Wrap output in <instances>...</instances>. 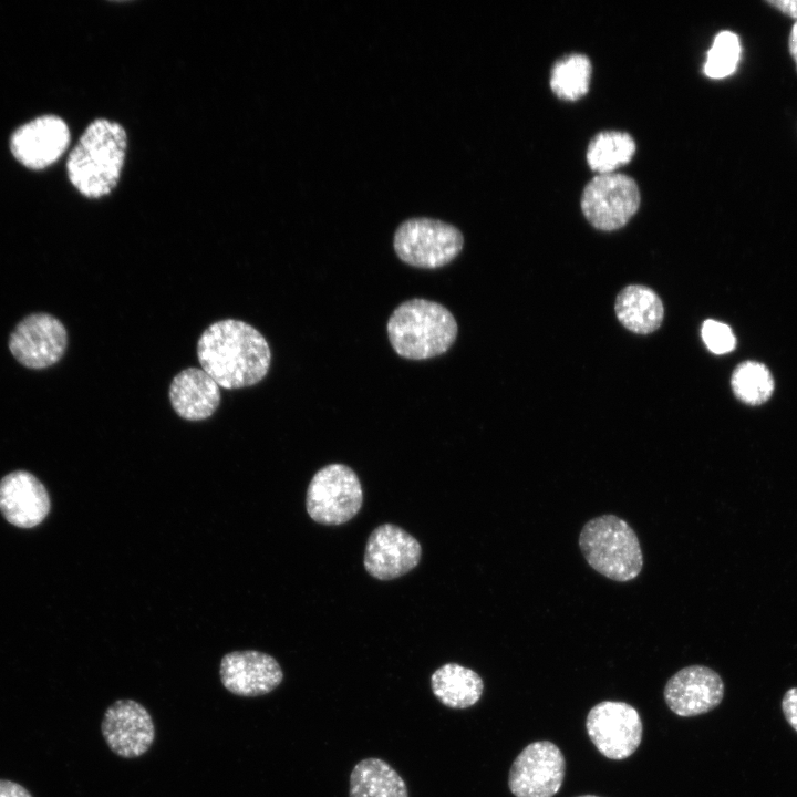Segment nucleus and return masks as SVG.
Instances as JSON below:
<instances>
[{"mask_svg": "<svg viewBox=\"0 0 797 797\" xmlns=\"http://www.w3.org/2000/svg\"><path fill=\"white\" fill-rule=\"evenodd\" d=\"M197 358L219 386L234 390L252 386L267 375L271 351L256 328L241 320L225 319L201 333Z\"/></svg>", "mask_w": 797, "mask_h": 797, "instance_id": "f257e3e1", "label": "nucleus"}, {"mask_svg": "<svg viewBox=\"0 0 797 797\" xmlns=\"http://www.w3.org/2000/svg\"><path fill=\"white\" fill-rule=\"evenodd\" d=\"M126 147L127 134L120 123L94 120L68 157L70 182L87 198L108 195L120 180Z\"/></svg>", "mask_w": 797, "mask_h": 797, "instance_id": "f03ea898", "label": "nucleus"}, {"mask_svg": "<svg viewBox=\"0 0 797 797\" xmlns=\"http://www.w3.org/2000/svg\"><path fill=\"white\" fill-rule=\"evenodd\" d=\"M394 351L410 360H425L446 352L457 335L453 314L442 304L412 299L400 304L387 321Z\"/></svg>", "mask_w": 797, "mask_h": 797, "instance_id": "7ed1b4c3", "label": "nucleus"}, {"mask_svg": "<svg viewBox=\"0 0 797 797\" xmlns=\"http://www.w3.org/2000/svg\"><path fill=\"white\" fill-rule=\"evenodd\" d=\"M578 542L588 565L608 579L628 582L642 571L639 538L633 528L615 515L605 514L588 520Z\"/></svg>", "mask_w": 797, "mask_h": 797, "instance_id": "20e7f679", "label": "nucleus"}, {"mask_svg": "<svg viewBox=\"0 0 797 797\" xmlns=\"http://www.w3.org/2000/svg\"><path fill=\"white\" fill-rule=\"evenodd\" d=\"M460 230L428 217L404 220L394 234L393 246L398 258L418 268H438L451 262L462 250Z\"/></svg>", "mask_w": 797, "mask_h": 797, "instance_id": "39448f33", "label": "nucleus"}, {"mask_svg": "<svg viewBox=\"0 0 797 797\" xmlns=\"http://www.w3.org/2000/svg\"><path fill=\"white\" fill-rule=\"evenodd\" d=\"M363 491L358 475L343 464H330L312 477L306 498L309 516L322 525H341L361 509Z\"/></svg>", "mask_w": 797, "mask_h": 797, "instance_id": "423d86ee", "label": "nucleus"}, {"mask_svg": "<svg viewBox=\"0 0 797 797\" xmlns=\"http://www.w3.org/2000/svg\"><path fill=\"white\" fill-rule=\"evenodd\" d=\"M640 192L636 183L623 174H601L584 187L581 208L589 222L600 230L623 227L636 213Z\"/></svg>", "mask_w": 797, "mask_h": 797, "instance_id": "0eeeda50", "label": "nucleus"}, {"mask_svg": "<svg viewBox=\"0 0 797 797\" xmlns=\"http://www.w3.org/2000/svg\"><path fill=\"white\" fill-rule=\"evenodd\" d=\"M586 729L603 756L621 760L631 756L640 746L643 725L639 712L632 705L603 701L589 711Z\"/></svg>", "mask_w": 797, "mask_h": 797, "instance_id": "6e6552de", "label": "nucleus"}, {"mask_svg": "<svg viewBox=\"0 0 797 797\" xmlns=\"http://www.w3.org/2000/svg\"><path fill=\"white\" fill-rule=\"evenodd\" d=\"M566 774L560 748L549 741L528 744L514 759L508 786L515 797H553Z\"/></svg>", "mask_w": 797, "mask_h": 797, "instance_id": "1a4fd4ad", "label": "nucleus"}, {"mask_svg": "<svg viewBox=\"0 0 797 797\" xmlns=\"http://www.w3.org/2000/svg\"><path fill=\"white\" fill-rule=\"evenodd\" d=\"M68 332L63 323L49 313H32L21 320L9 339V350L23 366L49 368L64 354Z\"/></svg>", "mask_w": 797, "mask_h": 797, "instance_id": "9d476101", "label": "nucleus"}, {"mask_svg": "<svg viewBox=\"0 0 797 797\" xmlns=\"http://www.w3.org/2000/svg\"><path fill=\"white\" fill-rule=\"evenodd\" d=\"M101 732L108 748L123 758L144 755L155 739V725L148 711L138 702L124 698L104 712Z\"/></svg>", "mask_w": 797, "mask_h": 797, "instance_id": "9b49d317", "label": "nucleus"}, {"mask_svg": "<svg viewBox=\"0 0 797 797\" xmlns=\"http://www.w3.org/2000/svg\"><path fill=\"white\" fill-rule=\"evenodd\" d=\"M421 544L392 524L376 527L368 538L364 567L374 578L392 580L414 569L421 559Z\"/></svg>", "mask_w": 797, "mask_h": 797, "instance_id": "f8f14e48", "label": "nucleus"}, {"mask_svg": "<svg viewBox=\"0 0 797 797\" xmlns=\"http://www.w3.org/2000/svg\"><path fill=\"white\" fill-rule=\"evenodd\" d=\"M669 708L682 717L705 714L724 697L721 675L705 665H690L673 674L663 691Z\"/></svg>", "mask_w": 797, "mask_h": 797, "instance_id": "ddd939ff", "label": "nucleus"}, {"mask_svg": "<svg viewBox=\"0 0 797 797\" xmlns=\"http://www.w3.org/2000/svg\"><path fill=\"white\" fill-rule=\"evenodd\" d=\"M219 675L228 692L244 697L268 694L283 680V672L277 660L253 650L234 651L224 655Z\"/></svg>", "mask_w": 797, "mask_h": 797, "instance_id": "4468645a", "label": "nucleus"}, {"mask_svg": "<svg viewBox=\"0 0 797 797\" xmlns=\"http://www.w3.org/2000/svg\"><path fill=\"white\" fill-rule=\"evenodd\" d=\"M69 143L66 123L55 115H44L20 126L11 136L10 147L22 165L42 169L55 163Z\"/></svg>", "mask_w": 797, "mask_h": 797, "instance_id": "2eb2a0df", "label": "nucleus"}, {"mask_svg": "<svg viewBox=\"0 0 797 797\" xmlns=\"http://www.w3.org/2000/svg\"><path fill=\"white\" fill-rule=\"evenodd\" d=\"M51 503L44 485L27 470H14L0 480V511L8 522L19 528H33L50 511Z\"/></svg>", "mask_w": 797, "mask_h": 797, "instance_id": "dca6fc26", "label": "nucleus"}, {"mask_svg": "<svg viewBox=\"0 0 797 797\" xmlns=\"http://www.w3.org/2000/svg\"><path fill=\"white\" fill-rule=\"evenodd\" d=\"M169 401L187 421H201L211 416L220 404V386L203 369L187 368L178 372L169 385Z\"/></svg>", "mask_w": 797, "mask_h": 797, "instance_id": "f3484780", "label": "nucleus"}, {"mask_svg": "<svg viewBox=\"0 0 797 797\" xmlns=\"http://www.w3.org/2000/svg\"><path fill=\"white\" fill-rule=\"evenodd\" d=\"M614 310L619 321L639 334L655 331L664 315L659 296L652 289L640 284L622 289L617 297Z\"/></svg>", "mask_w": 797, "mask_h": 797, "instance_id": "a211bd4d", "label": "nucleus"}, {"mask_svg": "<svg viewBox=\"0 0 797 797\" xmlns=\"http://www.w3.org/2000/svg\"><path fill=\"white\" fill-rule=\"evenodd\" d=\"M433 694L449 708H467L482 697L484 682L478 673L457 663H446L431 676Z\"/></svg>", "mask_w": 797, "mask_h": 797, "instance_id": "6ab92c4d", "label": "nucleus"}, {"mask_svg": "<svg viewBox=\"0 0 797 797\" xmlns=\"http://www.w3.org/2000/svg\"><path fill=\"white\" fill-rule=\"evenodd\" d=\"M349 797H408V793L404 779L390 764L369 757L353 767Z\"/></svg>", "mask_w": 797, "mask_h": 797, "instance_id": "aec40b11", "label": "nucleus"}, {"mask_svg": "<svg viewBox=\"0 0 797 797\" xmlns=\"http://www.w3.org/2000/svg\"><path fill=\"white\" fill-rule=\"evenodd\" d=\"M635 153L633 138L623 132H602L590 142L587 161L590 168L601 174H611L628 164Z\"/></svg>", "mask_w": 797, "mask_h": 797, "instance_id": "412c9836", "label": "nucleus"}, {"mask_svg": "<svg viewBox=\"0 0 797 797\" xmlns=\"http://www.w3.org/2000/svg\"><path fill=\"white\" fill-rule=\"evenodd\" d=\"M591 71L586 55L570 54L553 65L550 86L558 97L575 101L588 92Z\"/></svg>", "mask_w": 797, "mask_h": 797, "instance_id": "4be33fe9", "label": "nucleus"}, {"mask_svg": "<svg viewBox=\"0 0 797 797\" xmlns=\"http://www.w3.org/2000/svg\"><path fill=\"white\" fill-rule=\"evenodd\" d=\"M732 389L743 402L759 405L766 402L774 390V380L769 370L762 363L746 361L733 372Z\"/></svg>", "mask_w": 797, "mask_h": 797, "instance_id": "5701e85b", "label": "nucleus"}, {"mask_svg": "<svg viewBox=\"0 0 797 797\" xmlns=\"http://www.w3.org/2000/svg\"><path fill=\"white\" fill-rule=\"evenodd\" d=\"M741 53L736 34L729 31L718 33L707 52L704 72L712 79H723L734 72Z\"/></svg>", "mask_w": 797, "mask_h": 797, "instance_id": "b1692460", "label": "nucleus"}, {"mask_svg": "<svg viewBox=\"0 0 797 797\" xmlns=\"http://www.w3.org/2000/svg\"><path fill=\"white\" fill-rule=\"evenodd\" d=\"M701 334L707 349L715 354H725L735 348V335L725 323L708 319L704 321Z\"/></svg>", "mask_w": 797, "mask_h": 797, "instance_id": "393cba45", "label": "nucleus"}, {"mask_svg": "<svg viewBox=\"0 0 797 797\" xmlns=\"http://www.w3.org/2000/svg\"><path fill=\"white\" fill-rule=\"evenodd\" d=\"M782 711L788 725L797 733V687H790L785 692Z\"/></svg>", "mask_w": 797, "mask_h": 797, "instance_id": "a878e982", "label": "nucleus"}, {"mask_svg": "<svg viewBox=\"0 0 797 797\" xmlns=\"http://www.w3.org/2000/svg\"><path fill=\"white\" fill-rule=\"evenodd\" d=\"M0 797H32L31 794L20 784L0 779Z\"/></svg>", "mask_w": 797, "mask_h": 797, "instance_id": "bb28decb", "label": "nucleus"}, {"mask_svg": "<svg viewBox=\"0 0 797 797\" xmlns=\"http://www.w3.org/2000/svg\"><path fill=\"white\" fill-rule=\"evenodd\" d=\"M768 3L774 6L776 9L780 10L785 14L797 19V1L778 0V1H769Z\"/></svg>", "mask_w": 797, "mask_h": 797, "instance_id": "cd10ccee", "label": "nucleus"}, {"mask_svg": "<svg viewBox=\"0 0 797 797\" xmlns=\"http://www.w3.org/2000/svg\"><path fill=\"white\" fill-rule=\"evenodd\" d=\"M789 50L797 66V22L794 24L789 37Z\"/></svg>", "mask_w": 797, "mask_h": 797, "instance_id": "c85d7f7f", "label": "nucleus"}, {"mask_svg": "<svg viewBox=\"0 0 797 797\" xmlns=\"http://www.w3.org/2000/svg\"><path fill=\"white\" fill-rule=\"evenodd\" d=\"M578 797H599V796H594V795H582V796H578Z\"/></svg>", "mask_w": 797, "mask_h": 797, "instance_id": "c756f323", "label": "nucleus"}]
</instances>
